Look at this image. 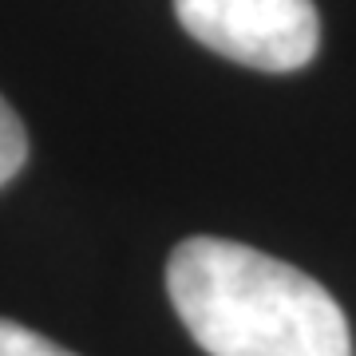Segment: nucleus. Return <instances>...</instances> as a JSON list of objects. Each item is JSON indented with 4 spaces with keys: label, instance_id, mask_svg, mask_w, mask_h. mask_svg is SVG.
Wrapping results in <instances>:
<instances>
[{
    "label": "nucleus",
    "instance_id": "obj_4",
    "mask_svg": "<svg viewBox=\"0 0 356 356\" xmlns=\"http://www.w3.org/2000/svg\"><path fill=\"white\" fill-rule=\"evenodd\" d=\"M0 356H76V353H67L56 341L16 325V321L0 317Z\"/></svg>",
    "mask_w": 356,
    "mask_h": 356
},
{
    "label": "nucleus",
    "instance_id": "obj_2",
    "mask_svg": "<svg viewBox=\"0 0 356 356\" xmlns=\"http://www.w3.org/2000/svg\"><path fill=\"white\" fill-rule=\"evenodd\" d=\"M175 13L198 44L257 72H297L321 44L313 0H175Z\"/></svg>",
    "mask_w": 356,
    "mask_h": 356
},
{
    "label": "nucleus",
    "instance_id": "obj_3",
    "mask_svg": "<svg viewBox=\"0 0 356 356\" xmlns=\"http://www.w3.org/2000/svg\"><path fill=\"white\" fill-rule=\"evenodd\" d=\"M28 159V135H24V123L20 115L8 107V99L0 95V186L8 178L20 175V166Z\"/></svg>",
    "mask_w": 356,
    "mask_h": 356
},
{
    "label": "nucleus",
    "instance_id": "obj_1",
    "mask_svg": "<svg viewBox=\"0 0 356 356\" xmlns=\"http://www.w3.org/2000/svg\"><path fill=\"white\" fill-rule=\"evenodd\" d=\"M166 289L210 356H353L332 293L254 245L186 238L166 261Z\"/></svg>",
    "mask_w": 356,
    "mask_h": 356
}]
</instances>
